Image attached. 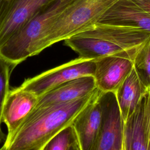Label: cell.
Here are the masks:
<instances>
[{"instance_id":"cell-16","label":"cell","mask_w":150,"mask_h":150,"mask_svg":"<svg viewBox=\"0 0 150 150\" xmlns=\"http://www.w3.org/2000/svg\"><path fill=\"white\" fill-rule=\"evenodd\" d=\"M134 67L146 87L150 88V37L137 53Z\"/></svg>"},{"instance_id":"cell-8","label":"cell","mask_w":150,"mask_h":150,"mask_svg":"<svg viewBox=\"0 0 150 150\" xmlns=\"http://www.w3.org/2000/svg\"><path fill=\"white\" fill-rule=\"evenodd\" d=\"M53 0H5L0 14V47Z\"/></svg>"},{"instance_id":"cell-24","label":"cell","mask_w":150,"mask_h":150,"mask_svg":"<svg viewBox=\"0 0 150 150\" xmlns=\"http://www.w3.org/2000/svg\"><path fill=\"white\" fill-rule=\"evenodd\" d=\"M3 1V0H0V1Z\"/></svg>"},{"instance_id":"cell-17","label":"cell","mask_w":150,"mask_h":150,"mask_svg":"<svg viewBox=\"0 0 150 150\" xmlns=\"http://www.w3.org/2000/svg\"><path fill=\"white\" fill-rule=\"evenodd\" d=\"M76 140L74 129L70 125L49 141L42 150H69Z\"/></svg>"},{"instance_id":"cell-7","label":"cell","mask_w":150,"mask_h":150,"mask_svg":"<svg viewBox=\"0 0 150 150\" xmlns=\"http://www.w3.org/2000/svg\"><path fill=\"white\" fill-rule=\"evenodd\" d=\"M135 57L120 54L95 59L93 77L97 88L105 94H114L134 67Z\"/></svg>"},{"instance_id":"cell-12","label":"cell","mask_w":150,"mask_h":150,"mask_svg":"<svg viewBox=\"0 0 150 150\" xmlns=\"http://www.w3.org/2000/svg\"><path fill=\"white\" fill-rule=\"evenodd\" d=\"M104 96L103 120L96 150H121L124 122L115 99L110 105L105 103Z\"/></svg>"},{"instance_id":"cell-4","label":"cell","mask_w":150,"mask_h":150,"mask_svg":"<svg viewBox=\"0 0 150 150\" xmlns=\"http://www.w3.org/2000/svg\"><path fill=\"white\" fill-rule=\"evenodd\" d=\"M118 0H73L53 22L40 46V52L83 32L96 24Z\"/></svg>"},{"instance_id":"cell-19","label":"cell","mask_w":150,"mask_h":150,"mask_svg":"<svg viewBox=\"0 0 150 150\" xmlns=\"http://www.w3.org/2000/svg\"><path fill=\"white\" fill-rule=\"evenodd\" d=\"M150 15V0H131Z\"/></svg>"},{"instance_id":"cell-13","label":"cell","mask_w":150,"mask_h":150,"mask_svg":"<svg viewBox=\"0 0 150 150\" xmlns=\"http://www.w3.org/2000/svg\"><path fill=\"white\" fill-rule=\"evenodd\" d=\"M146 88L134 66L129 74L114 94L124 122L135 110Z\"/></svg>"},{"instance_id":"cell-10","label":"cell","mask_w":150,"mask_h":150,"mask_svg":"<svg viewBox=\"0 0 150 150\" xmlns=\"http://www.w3.org/2000/svg\"><path fill=\"white\" fill-rule=\"evenodd\" d=\"M96 88L93 76L76 78L62 83L38 97L35 108L71 102L88 95Z\"/></svg>"},{"instance_id":"cell-2","label":"cell","mask_w":150,"mask_h":150,"mask_svg":"<svg viewBox=\"0 0 150 150\" xmlns=\"http://www.w3.org/2000/svg\"><path fill=\"white\" fill-rule=\"evenodd\" d=\"M150 37L143 29L97 23L86 30L65 39V45L87 59L120 54L136 56Z\"/></svg>"},{"instance_id":"cell-22","label":"cell","mask_w":150,"mask_h":150,"mask_svg":"<svg viewBox=\"0 0 150 150\" xmlns=\"http://www.w3.org/2000/svg\"><path fill=\"white\" fill-rule=\"evenodd\" d=\"M121 150H125V143L124 141V138L122 140V146H121Z\"/></svg>"},{"instance_id":"cell-23","label":"cell","mask_w":150,"mask_h":150,"mask_svg":"<svg viewBox=\"0 0 150 150\" xmlns=\"http://www.w3.org/2000/svg\"><path fill=\"white\" fill-rule=\"evenodd\" d=\"M0 150H7V149H6V148L3 145L2 146L1 148H0Z\"/></svg>"},{"instance_id":"cell-20","label":"cell","mask_w":150,"mask_h":150,"mask_svg":"<svg viewBox=\"0 0 150 150\" xmlns=\"http://www.w3.org/2000/svg\"><path fill=\"white\" fill-rule=\"evenodd\" d=\"M69 150H81L79 142L77 141V140L71 145Z\"/></svg>"},{"instance_id":"cell-6","label":"cell","mask_w":150,"mask_h":150,"mask_svg":"<svg viewBox=\"0 0 150 150\" xmlns=\"http://www.w3.org/2000/svg\"><path fill=\"white\" fill-rule=\"evenodd\" d=\"M98 90L88 104L71 124L81 150H96L103 120V97Z\"/></svg>"},{"instance_id":"cell-3","label":"cell","mask_w":150,"mask_h":150,"mask_svg":"<svg viewBox=\"0 0 150 150\" xmlns=\"http://www.w3.org/2000/svg\"><path fill=\"white\" fill-rule=\"evenodd\" d=\"M73 0H53L42 6L18 32L0 47V54L17 66L40 53L39 48L53 22Z\"/></svg>"},{"instance_id":"cell-1","label":"cell","mask_w":150,"mask_h":150,"mask_svg":"<svg viewBox=\"0 0 150 150\" xmlns=\"http://www.w3.org/2000/svg\"><path fill=\"white\" fill-rule=\"evenodd\" d=\"M98 91L76 100L35 108L15 132L5 139L7 150H42L53 137L71 125Z\"/></svg>"},{"instance_id":"cell-11","label":"cell","mask_w":150,"mask_h":150,"mask_svg":"<svg viewBox=\"0 0 150 150\" xmlns=\"http://www.w3.org/2000/svg\"><path fill=\"white\" fill-rule=\"evenodd\" d=\"M97 23L139 28L150 33V15L131 0H118Z\"/></svg>"},{"instance_id":"cell-15","label":"cell","mask_w":150,"mask_h":150,"mask_svg":"<svg viewBox=\"0 0 150 150\" xmlns=\"http://www.w3.org/2000/svg\"><path fill=\"white\" fill-rule=\"evenodd\" d=\"M16 66L0 54V143L5 138L1 124L3 105L9 91V78L12 71Z\"/></svg>"},{"instance_id":"cell-5","label":"cell","mask_w":150,"mask_h":150,"mask_svg":"<svg viewBox=\"0 0 150 150\" xmlns=\"http://www.w3.org/2000/svg\"><path fill=\"white\" fill-rule=\"evenodd\" d=\"M95 69V59L79 57L36 76L25 79L19 87L39 97L66 81L83 76H93Z\"/></svg>"},{"instance_id":"cell-21","label":"cell","mask_w":150,"mask_h":150,"mask_svg":"<svg viewBox=\"0 0 150 150\" xmlns=\"http://www.w3.org/2000/svg\"><path fill=\"white\" fill-rule=\"evenodd\" d=\"M5 0H3V1H0V14H1V12L2 11V8L4 7V4H5Z\"/></svg>"},{"instance_id":"cell-14","label":"cell","mask_w":150,"mask_h":150,"mask_svg":"<svg viewBox=\"0 0 150 150\" xmlns=\"http://www.w3.org/2000/svg\"><path fill=\"white\" fill-rule=\"evenodd\" d=\"M144 114L143 94L132 114L124 122L123 138L125 150H147Z\"/></svg>"},{"instance_id":"cell-18","label":"cell","mask_w":150,"mask_h":150,"mask_svg":"<svg viewBox=\"0 0 150 150\" xmlns=\"http://www.w3.org/2000/svg\"><path fill=\"white\" fill-rule=\"evenodd\" d=\"M144 127L146 139L147 150H150V88L147 87L144 93Z\"/></svg>"},{"instance_id":"cell-9","label":"cell","mask_w":150,"mask_h":150,"mask_svg":"<svg viewBox=\"0 0 150 150\" xmlns=\"http://www.w3.org/2000/svg\"><path fill=\"white\" fill-rule=\"evenodd\" d=\"M38 96L19 87L9 90L5 100L1 114L2 122L8 129L6 138L15 132L25 119L34 110Z\"/></svg>"}]
</instances>
